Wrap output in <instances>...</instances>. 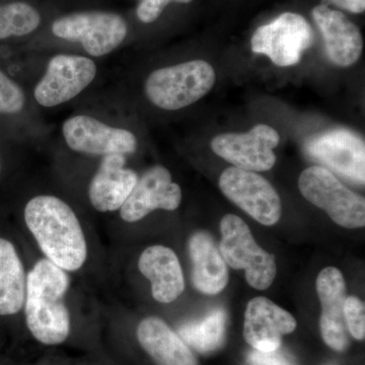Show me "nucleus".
I'll return each mask as SVG.
<instances>
[{
	"label": "nucleus",
	"instance_id": "obj_1",
	"mask_svg": "<svg viewBox=\"0 0 365 365\" xmlns=\"http://www.w3.org/2000/svg\"><path fill=\"white\" fill-rule=\"evenodd\" d=\"M25 222L48 260L64 271L83 267L88 246L78 216L68 204L55 196L34 197L26 203Z\"/></svg>",
	"mask_w": 365,
	"mask_h": 365
},
{
	"label": "nucleus",
	"instance_id": "obj_2",
	"mask_svg": "<svg viewBox=\"0 0 365 365\" xmlns=\"http://www.w3.org/2000/svg\"><path fill=\"white\" fill-rule=\"evenodd\" d=\"M69 287L66 271L48 259L35 264L26 276V326L36 340L59 345L71 333V316L66 304Z\"/></svg>",
	"mask_w": 365,
	"mask_h": 365
},
{
	"label": "nucleus",
	"instance_id": "obj_3",
	"mask_svg": "<svg viewBox=\"0 0 365 365\" xmlns=\"http://www.w3.org/2000/svg\"><path fill=\"white\" fill-rule=\"evenodd\" d=\"M213 67L203 60L163 67L148 76L145 93L160 109L176 111L207 95L215 83Z\"/></svg>",
	"mask_w": 365,
	"mask_h": 365
},
{
	"label": "nucleus",
	"instance_id": "obj_4",
	"mask_svg": "<svg viewBox=\"0 0 365 365\" xmlns=\"http://www.w3.org/2000/svg\"><path fill=\"white\" fill-rule=\"evenodd\" d=\"M220 232V249L225 263L235 270H245L252 287L267 289L277 273L275 257L257 244L248 225L239 216H223Z\"/></svg>",
	"mask_w": 365,
	"mask_h": 365
},
{
	"label": "nucleus",
	"instance_id": "obj_5",
	"mask_svg": "<svg viewBox=\"0 0 365 365\" xmlns=\"http://www.w3.org/2000/svg\"><path fill=\"white\" fill-rule=\"evenodd\" d=\"M299 187L302 196L324 209L331 220L346 228L364 227L365 200L347 188L325 168H307L300 175Z\"/></svg>",
	"mask_w": 365,
	"mask_h": 365
},
{
	"label": "nucleus",
	"instance_id": "obj_6",
	"mask_svg": "<svg viewBox=\"0 0 365 365\" xmlns=\"http://www.w3.org/2000/svg\"><path fill=\"white\" fill-rule=\"evenodd\" d=\"M126 21L108 11H83L62 16L53 23L52 33L61 39L78 42L88 55L105 56L122 44L127 36Z\"/></svg>",
	"mask_w": 365,
	"mask_h": 365
},
{
	"label": "nucleus",
	"instance_id": "obj_7",
	"mask_svg": "<svg viewBox=\"0 0 365 365\" xmlns=\"http://www.w3.org/2000/svg\"><path fill=\"white\" fill-rule=\"evenodd\" d=\"M313 42L309 24L299 14L287 13L255 32L252 50L267 55L275 66H292L299 61Z\"/></svg>",
	"mask_w": 365,
	"mask_h": 365
},
{
	"label": "nucleus",
	"instance_id": "obj_8",
	"mask_svg": "<svg viewBox=\"0 0 365 365\" xmlns=\"http://www.w3.org/2000/svg\"><path fill=\"white\" fill-rule=\"evenodd\" d=\"M97 71L95 62L88 57L56 55L34 90L36 101L46 108L64 104L93 83Z\"/></svg>",
	"mask_w": 365,
	"mask_h": 365
},
{
	"label": "nucleus",
	"instance_id": "obj_9",
	"mask_svg": "<svg viewBox=\"0 0 365 365\" xmlns=\"http://www.w3.org/2000/svg\"><path fill=\"white\" fill-rule=\"evenodd\" d=\"M222 193L264 225H273L280 220L281 201L277 192L255 172L228 168L220 179Z\"/></svg>",
	"mask_w": 365,
	"mask_h": 365
},
{
	"label": "nucleus",
	"instance_id": "obj_10",
	"mask_svg": "<svg viewBox=\"0 0 365 365\" xmlns=\"http://www.w3.org/2000/svg\"><path fill=\"white\" fill-rule=\"evenodd\" d=\"M278 132L265 124L255 126L248 133H225L215 136L211 148L218 157L237 169L264 172L276 163L274 148L279 143Z\"/></svg>",
	"mask_w": 365,
	"mask_h": 365
},
{
	"label": "nucleus",
	"instance_id": "obj_11",
	"mask_svg": "<svg viewBox=\"0 0 365 365\" xmlns=\"http://www.w3.org/2000/svg\"><path fill=\"white\" fill-rule=\"evenodd\" d=\"M62 132L67 145L78 153L124 155L133 153L137 148L136 137L132 132L109 126L86 115L67 119Z\"/></svg>",
	"mask_w": 365,
	"mask_h": 365
},
{
	"label": "nucleus",
	"instance_id": "obj_12",
	"mask_svg": "<svg viewBox=\"0 0 365 365\" xmlns=\"http://www.w3.org/2000/svg\"><path fill=\"white\" fill-rule=\"evenodd\" d=\"M182 201V190L173 182L167 168L155 165L146 170L137 181L130 195L120 208L126 222H136L157 209L173 211Z\"/></svg>",
	"mask_w": 365,
	"mask_h": 365
},
{
	"label": "nucleus",
	"instance_id": "obj_13",
	"mask_svg": "<svg viewBox=\"0 0 365 365\" xmlns=\"http://www.w3.org/2000/svg\"><path fill=\"white\" fill-rule=\"evenodd\" d=\"M312 158L353 181L364 184L365 145L356 134L338 129L321 134L307 143Z\"/></svg>",
	"mask_w": 365,
	"mask_h": 365
},
{
	"label": "nucleus",
	"instance_id": "obj_14",
	"mask_svg": "<svg viewBox=\"0 0 365 365\" xmlns=\"http://www.w3.org/2000/svg\"><path fill=\"white\" fill-rule=\"evenodd\" d=\"M297 325L294 316L272 300L255 297L245 313V340L258 351H275L279 349L283 336L294 332Z\"/></svg>",
	"mask_w": 365,
	"mask_h": 365
},
{
	"label": "nucleus",
	"instance_id": "obj_15",
	"mask_svg": "<svg viewBox=\"0 0 365 365\" xmlns=\"http://www.w3.org/2000/svg\"><path fill=\"white\" fill-rule=\"evenodd\" d=\"M317 292L321 302L319 331L327 346L343 352L349 345V336L344 318L346 284L340 270L327 267L317 278Z\"/></svg>",
	"mask_w": 365,
	"mask_h": 365
},
{
	"label": "nucleus",
	"instance_id": "obj_16",
	"mask_svg": "<svg viewBox=\"0 0 365 365\" xmlns=\"http://www.w3.org/2000/svg\"><path fill=\"white\" fill-rule=\"evenodd\" d=\"M123 155H104L100 167L91 179L88 198L93 208L101 212L118 210L130 195L138 177L125 168Z\"/></svg>",
	"mask_w": 365,
	"mask_h": 365
},
{
	"label": "nucleus",
	"instance_id": "obj_17",
	"mask_svg": "<svg viewBox=\"0 0 365 365\" xmlns=\"http://www.w3.org/2000/svg\"><path fill=\"white\" fill-rule=\"evenodd\" d=\"M313 16L325 41L329 59L337 66H353L359 59L364 47L359 26L348 20L344 14L325 6H317Z\"/></svg>",
	"mask_w": 365,
	"mask_h": 365
},
{
	"label": "nucleus",
	"instance_id": "obj_18",
	"mask_svg": "<svg viewBox=\"0 0 365 365\" xmlns=\"http://www.w3.org/2000/svg\"><path fill=\"white\" fill-rule=\"evenodd\" d=\"M138 268L150 281L153 299L160 304H170L184 292V274L172 249L155 245L144 250L139 258Z\"/></svg>",
	"mask_w": 365,
	"mask_h": 365
},
{
	"label": "nucleus",
	"instance_id": "obj_19",
	"mask_svg": "<svg viewBox=\"0 0 365 365\" xmlns=\"http://www.w3.org/2000/svg\"><path fill=\"white\" fill-rule=\"evenodd\" d=\"M139 344L157 365H197L189 346L157 317L143 319L137 327Z\"/></svg>",
	"mask_w": 365,
	"mask_h": 365
},
{
	"label": "nucleus",
	"instance_id": "obj_20",
	"mask_svg": "<svg viewBox=\"0 0 365 365\" xmlns=\"http://www.w3.org/2000/svg\"><path fill=\"white\" fill-rule=\"evenodd\" d=\"M189 253L193 264L194 287L202 294L215 295L227 287L230 275L222 253L212 237L204 232H196L189 241Z\"/></svg>",
	"mask_w": 365,
	"mask_h": 365
},
{
	"label": "nucleus",
	"instance_id": "obj_21",
	"mask_svg": "<svg viewBox=\"0 0 365 365\" xmlns=\"http://www.w3.org/2000/svg\"><path fill=\"white\" fill-rule=\"evenodd\" d=\"M25 268L13 244L0 237V316H11L25 304Z\"/></svg>",
	"mask_w": 365,
	"mask_h": 365
},
{
	"label": "nucleus",
	"instance_id": "obj_22",
	"mask_svg": "<svg viewBox=\"0 0 365 365\" xmlns=\"http://www.w3.org/2000/svg\"><path fill=\"white\" fill-rule=\"evenodd\" d=\"M227 324V312L222 307H216L203 319L182 324L178 329V333L187 345L197 352L207 354L222 345Z\"/></svg>",
	"mask_w": 365,
	"mask_h": 365
},
{
	"label": "nucleus",
	"instance_id": "obj_23",
	"mask_svg": "<svg viewBox=\"0 0 365 365\" xmlns=\"http://www.w3.org/2000/svg\"><path fill=\"white\" fill-rule=\"evenodd\" d=\"M41 23L37 9L26 2L0 6V40L20 37L36 30Z\"/></svg>",
	"mask_w": 365,
	"mask_h": 365
},
{
	"label": "nucleus",
	"instance_id": "obj_24",
	"mask_svg": "<svg viewBox=\"0 0 365 365\" xmlns=\"http://www.w3.org/2000/svg\"><path fill=\"white\" fill-rule=\"evenodd\" d=\"M25 93L0 71V114H16L25 107Z\"/></svg>",
	"mask_w": 365,
	"mask_h": 365
},
{
	"label": "nucleus",
	"instance_id": "obj_25",
	"mask_svg": "<svg viewBox=\"0 0 365 365\" xmlns=\"http://www.w3.org/2000/svg\"><path fill=\"white\" fill-rule=\"evenodd\" d=\"M344 318L348 332L356 340L365 337V307L364 302L357 297H346L344 302Z\"/></svg>",
	"mask_w": 365,
	"mask_h": 365
},
{
	"label": "nucleus",
	"instance_id": "obj_26",
	"mask_svg": "<svg viewBox=\"0 0 365 365\" xmlns=\"http://www.w3.org/2000/svg\"><path fill=\"white\" fill-rule=\"evenodd\" d=\"M170 1L189 4L192 0H141L140 4L137 7V16L143 23H153L160 18L163 9L167 7Z\"/></svg>",
	"mask_w": 365,
	"mask_h": 365
},
{
	"label": "nucleus",
	"instance_id": "obj_27",
	"mask_svg": "<svg viewBox=\"0 0 365 365\" xmlns=\"http://www.w3.org/2000/svg\"><path fill=\"white\" fill-rule=\"evenodd\" d=\"M248 361L251 365H294L292 359L280 352L279 349L270 352L254 349V351L250 352Z\"/></svg>",
	"mask_w": 365,
	"mask_h": 365
},
{
	"label": "nucleus",
	"instance_id": "obj_28",
	"mask_svg": "<svg viewBox=\"0 0 365 365\" xmlns=\"http://www.w3.org/2000/svg\"><path fill=\"white\" fill-rule=\"evenodd\" d=\"M336 6L352 11V13H364L365 9V0H331Z\"/></svg>",
	"mask_w": 365,
	"mask_h": 365
},
{
	"label": "nucleus",
	"instance_id": "obj_29",
	"mask_svg": "<svg viewBox=\"0 0 365 365\" xmlns=\"http://www.w3.org/2000/svg\"><path fill=\"white\" fill-rule=\"evenodd\" d=\"M0 169H1V165H0Z\"/></svg>",
	"mask_w": 365,
	"mask_h": 365
}]
</instances>
